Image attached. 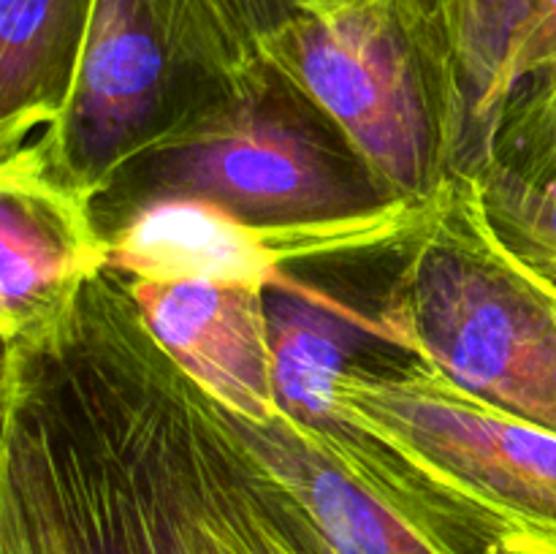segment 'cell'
<instances>
[{"instance_id":"obj_1","label":"cell","mask_w":556,"mask_h":554,"mask_svg":"<svg viewBox=\"0 0 556 554\" xmlns=\"http://www.w3.org/2000/svg\"><path fill=\"white\" fill-rule=\"evenodd\" d=\"M0 459L36 483L71 554H331L299 489L155 340L112 266L3 342Z\"/></svg>"},{"instance_id":"obj_2","label":"cell","mask_w":556,"mask_h":554,"mask_svg":"<svg viewBox=\"0 0 556 554\" xmlns=\"http://www.w3.org/2000/svg\"><path fill=\"white\" fill-rule=\"evenodd\" d=\"M258 52L337 125L400 199L472 168V136L434 0H337L266 33Z\"/></svg>"},{"instance_id":"obj_3","label":"cell","mask_w":556,"mask_h":554,"mask_svg":"<svg viewBox=\"0 0 556 554\" xmlns=\"http://www.w3.org/2000/svg\"><path fill=\"white\" fill-rule=\"evenodd\" d=\"M261 68L258 41L223 0H96L68 103L20 152L96 210L125 168L199 128Z\"/></svg>"},{"instance_id":"obj_4","label":"cell","mask_w":556,"mask_h":554,"mask_svg":"<svg viewBox=\"0 0 556 554\" xmlns=\"http://www.w3.org/2000/svg\"><path fill=\"white\" fill-rule=\"evenodd\" d=\"M380 302L386 345L427 358L481 400L556 432L552 282L500 242L472 174L434 193Z\"/></svg>"},{"instance_id":"obj_5","label":"cell","mask_w":556,"mask_h":554,"mask_svg":"<svg viewBox=\"0 0 556 554\" xmlns=\"http://www.w3.org/2000/svg\"><path fill=\"white\" fill-rule=\"evenodd\" d=\"M195 199L250 223L362 215L400 196L364 166L337 125L264 63L233 101L150 152L98 199L103 237L136 210Z\"/></svg>"},{"instance_id":"obj_6","label":"cell","mask_w":556,"mask_h":554,"mask_svg":"<svg viewBox=\"0 0 556 554\" xmlns=\"http://www.w3.org/2000/svg\"><path fill=\"white\" fill-rule=\"evenodd\" d=\"M334 411L470 508L505 554H556V432L481 400L443 369L353 362Z\"/></svg>"},{"instance_id":"obj_7","label":"cell","mask_w":556,"mask_h":554,"mask_svg":"<svg viewBox=\"0 0 556 554\" xmlns=\"http://www.w3.org/2000/svg\"><path fill=\"white\" fill-rule=\"evenodd\" d=\"M242 424L299 489L331 554H505L470 508L340 413L280 407Z\"/></svg>"},{"instance_id":"obj_8","label":"cell","mask_w":556,"mask_h":554,"mask_svg":"<svg viewBox=\"0 0 556 554\" xmlns=\"http://www.w3.org/2000/svg\"><path fill=\"white\" fill-rule=\"evenodd\" d=\"M432 199H394L362 215L302 223L239 221L195 199L152 201L109 234V266L144 280H215L269 291L291 282L302 264L400 253L424 226Z\"/></svg>"},{"instance_id":"obj_9","label":"cell","mask_w":556,"mask_h":554,"mask_svg":"<svg viewBox=\"0 0 556 554\" xmlns=\"http://www.w3.org/2000/svg\"><path fill=\"white\" fill-rule=\"evenodd\" d=\"M109 266L96 210L36 155L0 158V329L3 342L47 324Z\"/></svg>"},{"instance_id":"obj_10","label":"cell","mask_w":556,"mask_h":554,"mask_svg":"<svg viewBox=\"0 0 556 554\" xmlns=\"http://www.w3.org/2000/svg\"><path fill=\"white\" fill-rule=\"evenodd\" d=\"M125 280L147 329L220 405L253 424L269 421L280 411L266 288Z\"/></svg>"},{"instance_id":"obj_11","label":"cell","mask_w":556,"mask_h":554,"mask_svg":"<svg viewBox=\"0 0 556 554\" xmlns=\"http://www.w3.org/2000/svg\"><path fill=\"white\" fill-rule=\"evenodd\" d=\"M92 14L96 0H0V155L52 134Z\"/></svg>"},{"instance_id":"obj_12","label":"cell","mask_w":556,"mask_h":554,"mask_svg":"<svg viewBox=\"0 0 556 554\" xmlns=\"http://www.w3.org/2000/svg\"><path fill=\"white\" fill-rule=\"evenodd\" d=\"M271 353L280 407L296 416L324 418L334 411L340 375L369 340L386 342L378 315L358 313L320 288L293 277L266 291Z\"/></svg>"},{"instance_id":"obj_13","label":"cell","mask_w":556,"mask_h":554,"mask_svg":"<svg viewBox=\"0 0 556 554\" xmlns=\"http://www.w3.org/2000/svg\"><path fill=\"white\" fill-rule=\"evenodd\" d=\"M532 5L535 0H445L443 5L451 58L470 123L472 168L481 161L492 128L500 71Z\"/></svg>"},{"instance_id":"obj_14","label":"cell","mask_w":556,"mask_h":554,"mask_svg":"<svg viewBox=\"0 0 556 554\" xmlns=\"http://www.w3.org/2000/svg\"><path fill=\"white\" fill-rule=\"evenodd\" d=\"M467 174L500 242L556 280V177H532L497 161H481Z\"/></svg>"},{"instance_id":"obj_15","label":"cell","mask_w":556,"mask_h":554,"mask_svg":"<svg viewBox=\"0 0 556 554\" xmlns=\"http://www.w3.org/2000/svg\"><path fill=\"white\" fill-rule=\"evenodd\" d=\"M481 161L532 177H556V68L521 85L500 106Z\"/></svg>"},{"instance_id":"obj_16","label":"cell","mask_w":556,"mask_h":554,"mask_svg":"<svg viewBox=\"0 0 556 554\" xmlns=\"http://www.w3.org/2000/svg\"><path fill=\"white\" fill-rule=\"evenodd\" d=\"M0 554H71L43 494L5 459H0Z\"/></svg>"},{"instance_id":"obj_17","label":"cell","mask_w":556,"mask_h":554,"mask_svg":"<svg viewBox=\"0 0 556 554\" xmlns=\"http://www.w3.org/2000/svg\"><path fill=\"white\" fill-rule=\"evenodd\" d=\"M552 68H556V0H535L530 16L521 25L514 47H510L508 58H505L503 71H500L492 101V123L497 117L500 106L521 85Z\"/></svg>"},{"instance_id":"obj_18","label":"cell","mask_w":556,"mask_h":554,"mask_svg":"<svg viewBox=\"0 0 556 554\" xmlns=\"http://www.w3.org/2000/svg\"><path fill=\"white\" fill-rule=\"evenodd\" d=\"M223 3L231 11L233 20H237L255 41H261L266 33L280 27L282 22H288L291 16L309 9H318V5L337 3V0H223Z\"/></svg>"},{"instance_id":"obj_19","label":"cell","mask_w":556,"mask_h":554,"mask_svg":"<svg viewBox=\"0 0 556 554\" xmlns=\"http://www.w3.org/2000/svg\"><path fill=\"white\" fill-rule=\"evenodd\" d=\"M541 275H543V272H541ZM548 282H552V293H554V304H556V282L552 280V277H548Z\"/></svg>"},{"instance_id":"obj_20","label":"cell","mask_w":556,"mask_h":554,"mask_svg":"<svg viewBox=\"0 0 556 554\" xmlns=\"http://www.w3.org/2000/svg\"><path fill=\"white\" fill-rule=\"evenodd\" d=\"M434 3H438V9H440V14H443V5H445V0H434Z\"/></svg>"},{"instance_id":"obj_21","label":"cell","mask_w":556,"mask_h":554,"mask_svg":"<svg viewBox=\"0 0 556 554\" xmlns=\"http://www.w3.org/2000/svg\"><path fill=\"white\" fill-rule=\"evenodd\" d=\"M546 277H548V275H546ZM552 280H554V277H552ZM554 282H556V280H554Z\"/></svg>"}]
</instances>
